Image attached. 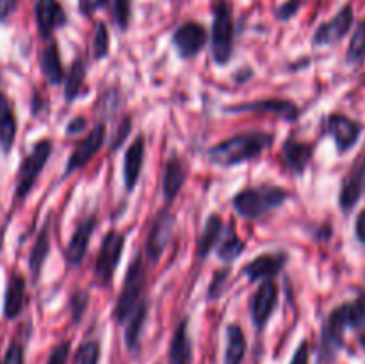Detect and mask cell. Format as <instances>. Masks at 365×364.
<instances>
[{
    "label": "cell",
    "instance_id": "obj_1",
    "mask_svg": "<svg viewBox=\"0 0 365 364\" xmlns=\"http://www.w3.org/2000/svg\"><path fill=\"white\" fill-rule=\"evenodd\" d=\"M274 141V134L262 131H250L235 134L232 138L223 139L217 145L210 146L207 156L216 166L232 168L237 164L248 163L262 156L264 150L271 148Z\"/></svg>",
    "mask_w": 365,
    "mask_h": 364
},
{
    "label": "cell",
    "instance_id": "obj_2",
    "mask_svg": "<svg viewBox=\"0 0 365 364\" xmlns=\"http://www.w3.org/2000/svg\"><path fill=\"white\" fill-rule=\"evenodd\" d=\"M291 198V191L274 184H260L237 191L232 198V206L237 214L246 220H259L271 211L278 209Z\"/></svg>",
    "mask_w": 365,
    "mask_h": 364
},
{
    "label": "cell",
    "instance_id": "obj_3",
    "mask_svg": "<svg viewBox=\"0 0 365 364\" xmlns=\"http://www.w3.org/2000/svg\"><path fill=\"white\" fill-rule=\"evenodd\" d=\"M145 282L146 270L145 264H143L141 253H138V256L134 257V261L130 263V266H128L123 285H121V291L120 295H118L116 303H114L113 316L114 320H116V323H127V320L132 316V313L141 305Z\"/></svg>",
    "mask_w": 365,
    "mask_h": 364
},
{
    "label": "cell",
    "instance_id": "obj_4",
    "mask_svg": "<svg viewBox=\"0 0 365 364\" xmlns=\"http://www.w3.org/2000/svg\"><path fill=\"white\" fill-rule=\"evenodd\" d=\"M214 20H212V39H210V52H212L214 63L225 66L230 63L232 54H234V38L235 25L232 6L225 0L214 6Z\"/></svg>",
    "mask_w": 365,
    "mask_h": 364
},
{
    "label": "cell",
    "instance_id": "obj_5",
    "mask_svg": "<svg viewBox=\"0 0 365 364\" xmlns=\"http://www.w3.org/2000/svg\"><path fill=\"white\" fill-rule=\"evenodd\" d=\"M53 143L50 139H39L31 152L24 157V161L18 166L16 173V186H14V198L16 202H24L29 196V193L34 188L36 181L41 175L43 168L48 163L50 156H52Z\"/></svg>",
    "mask_w": 365,
    "mask_h": 364
},
{
    "label": "cell",
    "instance_id": "obj_6",
    "mask_svg": "<svg viewBox=\"0 0 365 364\" xmlns=\"http://www.w3.org/2000/svg\"><path fill=\"white\" fill-rule=\"evenodd\" d=\"M349 328V314L348 302L335 307L323 323L319 341V360H334L339 350L344 346V334Z\"/></svg>",
    "mask_w": 365,
    "mask_h": 364
},
{
    "label": "cell",
    "instance_id": "obj_7",
    "mask_svg": "<svg viewBox=\"0 0 365 364\" xmlns=\"http://www.w3.org/2000/svg\"><path fill=\"white\" fill-rule=\"evenodd\" d=\"M125 248V234L118 231H109L102 239L98 257L95 263V284L100 288H109L113 282L116 268L121 261Z\"/></svg>",
    "mask_w": 365,
    "mask_h": 364
},
{
    "label": "cell",
    "instance_id": "obj_8",
    "mask_svg": "<svg viewBox=\"0 0 365 364\" xmlns=\"http://www.w3.org/2000/svg\"><path fill=\"white\" fill-rule=\"evenodd\" d=\"M324 132L334 139L337 152L346 153L359 143L364 125L342 113H331L324 120Z\"/></svg>",
    "mask_w": 365,
    "mask_h": 364
},
{
    "label": "cell",
    "instance_id": "obj_9",
    "mask_svg": "<svg viewBox=\"0 0 365 364\" xmlns=\"http://www.w3.org/2000/svg\"><path fill=\"white\" fill-rule=\"evenodd\" d=\"M278 284L273 278L260 282L257 291L253 293L252 300H250V316H252V323L259 332L266 328L267 321L273 316L274 309L278 305Z\"/></svg>",
    "mask_w": 365,
    "mask_h": 364
},
{
    "label": "cell",
    "instance_id": "obj_10",
    "mask_svg": "<svg viewBox=\"0 0 365 364\" xmlns=\"http://www.w3.org/2000/svg\"><path fill=\"white\" fill-rule=\"evenodd\" d=\"M225 113L228 114H241V113H253V114H269L277 116L285 121H294L299 116V107L291 100L284 98H262L255 102L235 103V106L225 107Z\"/></svg>",
    "mask_w": 365,
    "mask_h": 364
},
{
    "label": "cell",
    "instance_id": "obj_11",
    "mask_svg": "<svg viewBox=\"0 0 365 364\" xmlns=\"http://www.w3.org/2000/svg\"><path fill=\"white\" fill-rule=\"evenodd\" d=\"M365 189V152L360 153L353 161L351 168L342 178L341 189H339V207L342 213H351L356 203L360 202Z\"/></svg>",
    "mask_w": 365,
    "mask_h": 364
},
{
    "label": "cell",
    "instance_id": "obj_12",
    "mask_svg": "<svg viewBox=\"0 0 365 364\" xmlns=\"http://www.w3.org/2000/svg\"><path fill=\"white\" fill-rule=\"evenodd\" d=\"M175 225H177V220L171 211L163 209L155 216L152 227H150L148 238H146V256L152 263H157L166 252L168 245L173 238Z\"/></svg>",
    "mask_w": 365,
    "mask_h": 364
},
{
    "label": "cell",
    "instance_id": "obj_13",
    "mask_svg": "<svg viewBox=\"0 0 365 364\" xmlns=\"http://www.w3.org/2000/svg\"><path fill=\"white\" fill-rule=\"evenodd\" d=\"M103 143H106V125L98 123L95 125V128H93L81 143H77V146H75L73 152H71L70 159L66 161L64 177L75 173V171L81 170V168L88 166L89 161L100 152Z\"/></svg>",
    "mask_w": 365,
    "mask_h": 364
},
{
    "label": "cell",
    "instance_id": "obj_14",
    "mask_svg": "<svg viewBox=\"0 0 365 364\" xmlns=\"http://www.w3.org/2000/svg\"><path fill=\"white\" fill-rule=\"evenodd\" d=\"M353 7L344 6L337 14H335L331 20L324 21L323 25H319L314 34L312 43L316 46H330L339 43L341 39H344L348 36V32L353 27Z\"/></svg>",
    "mask_w": 365,
    "mask_h": 364
},
{
    "label": "cell",
    "instance_id": "obj_15",
    "mask_svg": "<svg viewBox=\"0 0 365 364\" xmlns=\"http://www.w3.org/2000/svg\"><path fill=\"white\" fill-rule=\"evenodd\" d=\"M171 43H173L175 50H177L182 59H192L205 46L207 31L203 29V25L196 24V21H187V24H182L173 32Z\"/></svg>",
    "mask_w": 365,
    "mask_h": 364
},
{
    "label": "cell",
    "instance_id": "obj_16",
    "mask_svg": "<svg viewBox=\"0 0 365 364\" xmlns=\"http://www.w3.org/2000/svg\"><path fill=\"white\" fill-rule=\"evenodd\" d=\"M287 252H264L242 268V275L250 282H262L280 273L287 264Z\"/></svg>",
    "mask_w": 365,
    "mask_h": 364
},
{
    "label": "cell",
    "instance_id": "obj_17",
    "mask_svg": "<svg viewBox=\"0 0 365 364\" xmlns=\"http://www.w3.org/2000/svg\"><path fill=\"white\" fill-rule=\"evenodd\" d=\"M95 227H96V214H89V216H86L84 220L75 227L73 234H71L70 238V243H68L66 246V252H64V259H66L68 266L71 268L81 266L86 253H88L89 243H91Z\"/></svg>",
    "mask_w": 365,
    "mask_h": 364
},
{
    "label": "cell",
    "instance_id": "obj_18",
    "mask_svg": "<svg viewBox=\"0 0 365 364\" xmlns=\"http://www.w3.org/2000/svg\"><path fill=\"white\" fill-rule=\"evenodd\" d=\"M66 24V14L57 0H38L36 2V25L43 39H52L56 29Z\"/></svg>",
    "mask_w": 365,
    "mask_h": 364
},
{
    "label": "cell",
    "instance_id": "obj_19",
    "mask_svg": "<svg viewBox=\"0 0 365 364\" xmlns=\"http://www.w3.org/2000/svg\"><path fill=\"white\" fill-rule=\"evenodd\" d=\"M146 156V139L145 136L139 134L134 141L128 145L127 152L123 157V182L127 191H134L138 186L139 177H141L143 164H145Z\"/></svg>",
    "mask_w": 365,
    "mask_h": 364
},
{
    "label": "cell",
    "instance_id": "obj_20",
    "mask_svg": "<svg viewBox=\"0 0 365 364\" xmlns=\"http://www.w3.org/2000/svg\"><path fill=\"white\" fill-rule=\"evenodd\" d=\"M314 157V145L309 141H299L296 138H289L282 146V161L285 168L294 175H303L309 168Z\"/></svg>",
    "mask_w": 365,
    "mask_h": 364
},
{
    "label": "cell",
    "instance_id": "obj_21",
    "mask_svg": "<svg viewBox=\"0 0 365 364\" xmlns=\"http://www.w3.org/2000/svg\"><path fill=\"white\" fill-rule=\"evenodd\" d=\"M25 302H27V282H25L24 275L13 271L9 275L6 295H4V318L16 320L24 310Z\"/></svg>",
    "mask_w": 365,
    "mask_h": 364
},
{
    "label": "cell",
    "instance_id": "obj_22",
    "mask_svg": "<svg viewBox=\"0 0 365 364\" xmlns=\"http://www.w3.org/2000/svg\"><path fill=\"white\" fill-rule=\"evenodd\" d=\"M192 359H195V350H192V341L189 335V320L184 318L171 335L168 364H192Z\"/></svg>",
    "mask_w": 365,
    "mask_h": 364
},
{
    "label": "cell",
    "instance_id": "obj_23",
    "mask_svg": "<svg viewBox=\"0 0 365 364\" xmlns=\"http://www.w3.org/2000/svg\"><path fill=\"white\" fill-rule=\"evenodd\" d=\"M39 68L50 86H59L64 82L66 75H64L63 59H61L59 45L53 39H48V43L43 46L41 54H39Z\"/></svg>",
    "mask_w": 365,
    "mask_h": 364
},
{
    "label": "cell",
    "instance_id": "obj_24",
    "mask_svg": "<svg viewBox=\"0 0 365 364\" xmlns=\"http://www.w3.org/2000/svg\"><path fill=\"white\" fill-rule=\"evenodd\" d=\"M185 181H187V168H185V164L182 163L180 157H170L166 166H164L163 175V193L168 203H171L180 195Z\"/></svg>",
    "mask_w": 365,
    "mask_h": 364
},
{
    "label": "cell",
    "instance_id": "obj_25",
    "mask_svg": "<svg viewBox=\"0 0 365 364\" xmlns=\"http://www.w3.org/2000/svg\"><path fill=\"white\" fill-rule=\"evenodd\" d=\"M248 353V338L239 323H230L225 330L223 364H242Z\"/></svg>",
    "mask_w": 365,
    "mask_h": 364
},
{
    "label": "cell",
    "instance_id": "obj_26",
    "mask_svg": "<svg viewBox=\"0 0 365 364\" xmlns=\"http://www.w3.org/2000/svg\"><path fill=\"white\" fill-rule=\"evenodd\" d=\"M50 253V220H46L45 223L39 228L38 236L34 239V245H32L31 253H29V270H31L32 282H38L41 277L43 266L46 263V257Z\"/></svg>",
    "mask_w": 365,
    "mask_h": 364
},
{
    "label": "cell",
    "instance_id": "obj_27",
    "mask_svg": "<svg viewBox=\"0 0 365 364\" xmlns=\"http://www.w3.org/2000/svg\"><path fill=\"white\" fill-rule=\"evenodd\" d=\"M18 123L16 116L11 102L4 93H0V148L2 152L9 153L14 146V139H16Z\"/></svg>",
    "mask_w": 365,
    "mask_h": 364
},
{
    "label": "cell",
    "instance_id": "obj_28",
    "mask_svg": "<svg viewBox=\"0 0 365 364\" xmlns=\"http://www.w3.org/2000/svg\"><path fill=\"white\" fill-rule=\"evenodd\" d=\"M146 318H148V302L143 300L141 305L132 313L125 325V346L130 353H138L141 348V335L145 330Z\"/></svg>",
    "mask_w": 365,
    "mask_h": 364
},
{
    "label": "cell",
    "instance_id": "obj_29",
    "mask_svg": "<svg viewBox=\"0 0 365 364\" xmlns=\"http://www.w3.org/2000/svg\"><path fill=\"white\" fill-rule=\"evenodd\" d=\"M221 234H223V218L220 214H210L207 218L205 225H203V231L200 234L198 243H196V253H198L200 259H207L209 257V253L212 252V248L221 239Z\"/></svg>",
    "mask_w": 365,
    "mask_h": 364
},
{
    "label": "cell",
    "instance_id": "obj_30",
    "mask_svg": "<svg viewBox=\"0 0 365 364\" xmlns=\"http://www.w3.org/2000/svg\"><path fill=\"white\" fill-rule=\"evenodd\" d=\"M86 82V61H82L81 57L75 59L71 63L70 71L64 77V98L66 102H73L77 100V96L81 95L82 88H84Z\"/></svg>",
    "mask_w": 365,
    "mask_h": 364
},
{
    "label": "cell",
    "instance_id": "obj_31",
    "mask_svg": "<svg viewBox=\"0 0 365 364\" xmlns=\"http://www.w3.org/2000/svg\"><path fill=\"white\" fill-rule=\"evenodd\" d=\"M245 250H246V243L239 238L234 227H228L227 236L221 239L220 246H217V257H220V261H223V263L227 264L234 263V261L237 259Z\"/></svg>",
    "mask_w": 365,
    "mask_h": 364
},
{
    "label": "cell",
    "instance_id": "obj_32",
    "mask_svg": "<svg viewBox=\"0 0 365 364\" xmlns=\"http://www.w3.org/2000/svg\"><path fill=\"white\" fill-rule=\"evenodd\" d=\"M365 59V18L359 24L351 36V41L348 46V61L349 63H362Z\"/></svg>",
    "mask_w": 365,
    "mask_h": 364
},
{
    "label": "cell",
    "instance_id": "obj_33",
    "mask_svg": "<svg viewBox=\"0 0 365 364\" xmlns=\"http://www.w3.org/2000/svg\"><path fill=\"white\" fill-rule=\"evenodd\" d=\"M73 364H100V343L95 339L82 343L75 352Z\"/></svg>",
    "mask_w": 365,
    "mask_h": 364
},
{
    "label": "cell",
    "instance_id": "obj_34",
    "mask_svg": "<svg viewBox=\"0 0 365 364\" xmlns=\"http://www.w3.org/2000/svg\"><path fill=\"white\" fill-rule=\"evenodd\" d=\"M348 314L349 328L360 330V328L365 327V288L353 302H348Z\"/></svg>",
    "mask_w": 365,
    "mask_h": 364
},
{
    "label": "cell",
    "instance_id": "obj_35",
    "mask_svg": "<svg viewBox=\"0 0 365 364\" xmlns=\"http://www.w3.org/2000/svg\"><path fill=\"white\" fill-rule=\"evenodd\" d=\"M109 32H107L106 24L100 21V24L96 25L95 39H93V56H95V59H103V57H107V54H109Z\"/></svg>",
    "mask_w": 365,
    "mask_h": 364
},
{
    "label": "cell",
    "instance_id": "obj_36",
    "mask_svg": "<svg viewBox=\"0 0 365 364\" xmlns=\"http://www.w3.org/2000/svg\"><path fill=\"white\" fill-rule=\"evenodd\" d=\"M89 303V296L88 293L82 291H75L70 298V316H71V323L77 325L81 323V320L84 318L86 309H88Z\"/></svg>",
    "mask_w": 365,
    "mask_h": 364
},
{
    "label": "cell",
    "instance_id": "obj_37",
    "mask_svg": "<svg viewBox=\"0 0 365 364\" xmlns=\"http://www.w3.org/2000/svg\"><path fill=\"white\" fill-rule=\"evenodd\" d=\"M130 13L132 0H114V20L121 31H125L130 24Z\"/></svg>",
    "mask_w": 365,
    "mask_h": 364
},
{
    "label": "cell",
    "instance_id": "obj_38",
    "mask_svg": "<svg viewBox=\"0 0 365 364\" xmlns=\"http://www.w3.org/2000/svg\"><path fill=\"white\" fill-rule=\"evenodd\" d=\"M71 352V343L70 341H61L57 343L56 346L50 352L48 359H46L45 364H68V359H70Z\"/></svg>",
    "mask_w": 365,
    "mask_h": 364
},
{
    "label": "cell",
    "instance_id": "obj_39",
    "mask_svg": "<svg viewBox=\"0 0 365 364\" xmlns=\"http://www.w3.org/2000/svg\"><path fill=\"white\" fill-rule=\"evenodd\" d=\"M2 364H25V348L20 341L9 343Z\"/></svg>",
    "mask_w": 365,
    "mask_h": 364
},
{
    "label": "cell",
    "instance_id": "obj_40",
    "mask_svg": "<svg viewBox=\"0 0 365 364\" xmlns=\"http://www.w3.org/2000/svg\"><path fill=\"white\" fill-rule=\"evenodd\" d=\"M228 273H230V270H228V268H223V270H220L214 273L212 282H210V285H209V298L210 300L220 298L221 293H223V289H225V282L228 280Z\"/></svg>",
    "mask_w": 365,
    "mask_h": 364
},
{
    "label": "cell",
    "instance_id": "obj_41",
    "mask_svg": "<svg viewBox=\"0 0 365 364\" xmlns=\"http://www.w3.org/2000/svg\"><path fill=\"white\" fill-rule=\"evenodd\" d=\"M130 131H132V118L130 116H123V120H121L120 125H118L116 132H114L113 143H110V148H113V150L120 148V146L125 143V139L128 138Z\"/></svg>",
    "mask_w": 365,
    "mask_h": 364
},
{
    "label": "cell",
    "instance_id": "obj_42",
    "mask_svg": "<svg viewBox=\"0 0 365 364\" xmlns=\"http://www.w3.org/2000/svg\"><path fill=\"white\" fill-rule=\"evenodd\" d=\"M289 364H310V346L307 339H303V341L296 346Z\"/></svg>",
    "mask_w": 365,
    "mask_h": 364
},
{
    "label": "cell",
    "instance_id": "obj_43",
    "mask_svg": "<svg viewBox=\"0 0 365 364\" xmlns=\"http://www.w3.org/2000/svg\"><path fill=\"white\" fill-rule=\"evenodd\" d=\"M20 0H0V21H6L11 14L16 13Z\"/></svg>",
    "mask_w": 365,
    "mask_h": 364
},
{
    "label": "cell",
    "instance_id": "obj_44",
    "mask_svg": "<svg viewBox=\"0 0 365 364\" xmlns=\"http://www.w3.org/2000/svg\"><path fill=\"white\" fill-rule=\"evenodd\" d=\"M355 238L360 245L365 246V207L360 211L355 220Z\"/></svg>",
    "mask_w": 365,
    "mask_h": 364
},
{
    "label": "cell",
    "instance_id": "obj_45",
    "mask_svg": "<svg viewBox=\"0 0 365 364\" xmlns=\"http://www.w3.org/2000/svg\"><path fill=\"white\" fill-rule=\"evenodd\" d=\"M86 123H88V121H86V118H82V116L73 118V120L68 123L66 136H78L86 128Z\"/></svg>",
    "mask_w": 365,
    "mask_h": 364
},
{
    "label": "cell",
    "instance_id": "obj_46",
    "mask_svg": "<svg viewBox=\"0 0 365 364\" xmlns=\"http://www.w3.org/2000/svg\"><path fill=\"white\" fill-rule=\"evenodd\" d=\"M298 9H299V0H291V2L284 4V6L280 7V11H278V18H280V20H289V18H291Z\"/></svg>",
    "mask_w": 365,
    "mask_h": 364
},
{
    "label": "cell",
    "instance_id": "obj_47",
    "mask_svg": "<svg viewBox=\"0 0 365 364\" xmlns=\"http://www.w3.org/2000/svg\"><path fill=\"white\" fill-rule=\"evenodd\" d=\"M107 4H109V0H82V11L91 13L96 7H106Z\"/></svg>",
    "mask_w": 365,
    "mask_h": 364
},
{
    "label": "cell",
    "instance_id": "obj_48",
    "mask_svg": "<svg viewBox=\"0 0 365 364\" xmlns=\"http://www.w3.org/2000/svg\"><path fill=\"white\" fill-rule=\"evenodd\" d=\"M359 343H360V346H362V350H364V352H365V327H364L362 334H360V338H359Z\"/></svg>",
    "mask_w": 365,
    "mask_h": 364
}]
</instances>
